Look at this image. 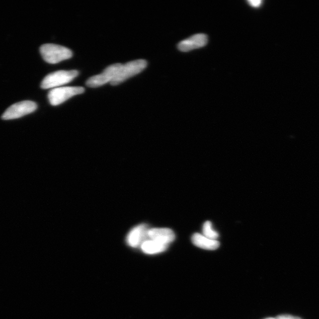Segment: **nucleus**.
Listing matches in <instances>:
<instances>
[{
    "mask_svg": "<svg viewBox=\"0 0 319 319\" xmlns=\"http://www.w3.org/2000/svg\"><path fill=\"white\" fill-rule=\"evenodd\" d=\"M40 52L46 62L56 64L71 58L72 52L67 47L55 44H45L40 47Z\"/></svg>",
    "mask_w": 319,
    "mask_h": 319,
    "instance_id": "obj_1",
    "label": "nucleus"
},
{
    "mask_svg": "<svg viewBox=\"0 0 319 319\" xmlns=\"http://www.w3.org/2000/svg\"><path fill=\"white\" fill-rule=\"evenodd\" d=\"M147 66V61L143 59L131 61V62L122 64L117 76L110 83L111 86H117V85L124 82L129 78L136 75V74L141 72Z\"/></svg>",
    "mask_w": 319,
    "mask_h": 319,
    "instance_id": "obj_2",
    "label": "nucleus"
},
{
    "mask_svg": "<svg viewBox=\"0 0 319 319\" xmlns=\"http://www.w3.org/2000/svg\"><path fill=\"white\" fill-rule=\"evenodd\" d=\"M79 74L77 70H59L51 73L44 78L41 83L42 89L57 88L71 82Z\"/></svg>",
    "mask_w": 319,
    "mask_h": 319,
    "instance_id": "obj_3",
    "label": "nucleus"
},
{
    "mask_svg": "<svg viewBox=\"0 0 319 319\" xmlns=\"http://www.w3.org/2000/svg\"><path fill=\"white\" fill-rule=\"evenodd\" d=\"M84 92V88L80 87L56 88L49 93V103L53 106H56L63 103L71 97L83 94Z\"/></svg>",
    "mask_w": 319,
    "mask_h": 319,
    "instance_id": "obj_4",
    "label": "nucleus"
},
{
    "mask_svg": "<svg viewBox=\"0 0 319 319\" xmlns=\"http://www.w3.org/2000/svg\"><path fill=\"white\" fill-rule=\"evenodd\" d=\"M37 105L35 102L24 101L10 106L2 115L3 120H9L21 118L36 110Z\"/></svg>",
    "mask_w": 319,
    "mask_h": 319,
    "instance_id": "obj_5",
    "label": "nucleus"
},
{
    "mask_svg": "<svg viewBox=\"0 0 319 319\" xmlns=\"http://www.w3.org/2000/svg\"><path fill=\"white\" fill-rule=\"evenodd\" d=\"M122 64L116 63L107 67L104 72L97 75L92 76L87 81V86L91 88H97L104 86L108 83H111L117 76Z\"/></svg>",
    "mask_w": 319,
    "mask_h": 319,
    "instance_id": "obj_6",
    "label": "nucleus"
},
{
    "mask_svg": "<svg viewBox=\"0 0 319 319\" xmlns=\"http://www.w3.org/2000/svg\"><path fill=\"white\" fill-rule=\"evenodd\" d=\"M208 36L204 34H196L178 44V47L182 52H187L193 49L201 48L208 43Z\"/></svg>",
    "mask_w": 319,
    "mask_h": 319,
    "instance_id": "obj_7",
    "label": "nucleus"
},
{
    "mask_svg": "<svg viewBox=\"0 0 319 319\" xmlns=\"http://www.w3.org/2000/svg\"><path fill=\"white\" fill-rule=\"evenodd\" d=\"M149 229L145 224H140L134 227L129 232L127 242L129 246L133 248L141 246L148 237Z\"/></svg>",
    "mask_w": 319,
    "mask_h": 319,
    "instance_id": "obj_8",
    "label": "nucleus"
},
{
    "mask_svg": "<svg viewBox=\"0 0 319 319\" xmlns=\"http://www.w3.org/2000/svg\"><path fill=\"white\" fill-rule=\"evenodd\" d=\"M148 237L150 240L169 246L170 244L174 242L175 234L169 228H152L148 230Z\"/></svg>",
    "mask_w": 319,
    "mask_h": 319,
    "instance_id": "obj_9",
    "label": "nucleus"
},
{
    "mask_svg": "<svg viewBox=\"0 0 319 319\" xmlns=\"http://www.w3.org/2000/svg\"><path fill=\"white\" fill-rule=\"evenodd\" d=\"M192 242L196 247L206 250H216L220 246L218 240L208 238L202 234L196 233L192 237Z\"/></svg>",
    "mask_w": 319,
    "mask_h": 319,
    "instance_id": "obj_10",
    "label": "nucleus"
},
{
    "mask_svg": "<svg viewBox=\"0 0 319 319\" xmlns=\"http://www.w3.org/2000/svg\"><path fill=\"white\" fill-rule=\"evenodd\" d=\"M168 246H166L165 244L150 239L145 240V242L142 244L141 249L145 254L152 255V254L164 252V251L168 249Z\"/></svg>",
    "mask_w": 319,
    "mask_h": 319,
    "instance_id": "obj_11",
    "label": "nucleus"
},
{
    "mask_svg": "<svg viewBox=\"0 0 319 319\" xmlns=\"http://www.w3.org/2000/svg\"><path fill=\"white\" fill-rule=\"evenodd\" d=\"M203 235L208 238L217 240L219 237V234L212 228V224L210 221H206L203 226Z\"/></svg>",
    "mask_w": 319,
    "mask_h": 319,
    "instance_id": "obj_12",
    "label": "nucleus"
},
{
    "mask_svg": "<svg viewBox=\"0 0 319 319\" xmlns=\"http://www.w3.org/2000/svg\"><path fill=\"white\" fill-rule=\"evenodd\" d=\"M249 2L250 6L254 7V8H259L261 5L262 2L260 0H250Z\"/></svg>",
    "mask_w": 319,
    "mask_h": 319,
    "instance_id": "obj_13",
    "label": "nucleus"
},
{
    "mask_svg": "<svg viewBox=\"0 0 319 319\" xmlns=\"http://www.w3.org/2000/svg\"><path fill=\"white\" fill-rule=\"evenodd\" d=\"M265 319H276V318H274V317H268Z\"/></svg>",
    "mask_w": 319,
    "mask_h": 319,
    "instance_id": "obj_14",
    "label": "nucleus"
}]
</instances>
